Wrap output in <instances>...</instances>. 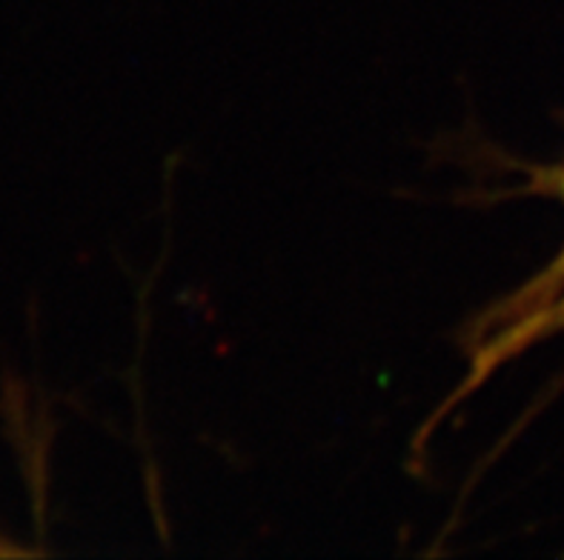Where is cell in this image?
Returning a JSON list of instances; mask_svg holds the SVG:
<instances>
[{
	"label": "cell",
	"instance_id": "6da1fadb",
	"mask_svg": "<svg viewBox=\"0 0 564 560\" xmlns=\"http://www.w3.org/2000/svg\"><path fill=\"white\" fill-rule=\"evenodd\" d=\"M3 552H14V549H3V547H0V554H3Z\"/></svg>",
	"mask_w": 564,
	"mask_h": 560
}]
</instances>
